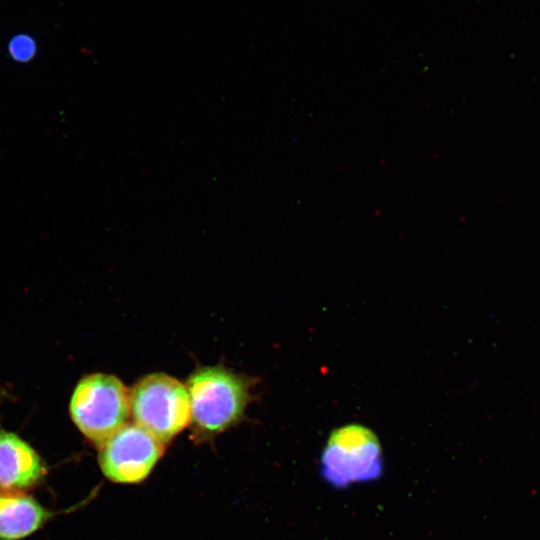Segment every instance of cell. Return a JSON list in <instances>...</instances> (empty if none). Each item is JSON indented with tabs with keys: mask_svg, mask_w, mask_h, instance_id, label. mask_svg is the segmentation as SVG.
<instances>
[{
	"mask_svg": "<svg viewBox=\"0 0 540 540\" xmlns=\"http://www.w3.org/2000/svg\"><path fill=\"white\" fill-rule=\"evenodd\" d=\"M194 429L213 436L237 423L250 401V384L244 376L219 366L194 371L186 385Z\"/></svg>",
	"mask_w": 540,
	"mask_h": 540,
	"instance_id": "6da1fadb",
	"label": "cell"
},
{
	"mask_svg": "<svg viewBox=\"0 0 540 540\" xmlns=\"http://www.w3.org/2000/svg\"><path fill=\"white\" fill-rule=\"evenodd\" d=\"M69 412L77 428L99 448L127 424L129 390L113 375H87L72 393Z\"/></svg>",
	"mask_w": 540,
	"mask_h": 540,
	"instance_id": "7a4b0ae2",
	"label": "cell"
},
{
	"mask_svg": "<svg viewBox=\"0 0 540 540\" xmlns=\"http://www.w3.org/2000/svg\"><path fill=\"white\" fill-rule=\"evenodd\" d=\"M130 413L135 423L163 444L170 442L191 420L187 388L164 373L146 375L129 390Z\"/></svg>",
	"mask_w": 540,
	"mask_h": 540,
	"instance_id": "3957f363",
	"label": "cell"
},
{
	"mask_svg": "<svg viewBox=\"0 0 540 540\" xmlns=\"http://www.w3.org/2000/svg\"><path fill=\"white\" fill-rule=\"evenodd\" d=\"M321 474L335 487L371 481L382 475V450L375 433L359 424L335 429L321 456Z\"/></svg>",
	"mask_w": 540,
	"mask_h": 540,
	"instance_id": "277c9868",
	"label": "cell"
},
{
	"mask_svg": "<svg viewBox=\"0 0 540 540\" xmlns=\"http://www.w3.org/2000/svg\"><path fill=\"white\" fill-rule=\"evenodd\" d=\"M164 445L136 423H127L99 447V465L113 482L139 483L162 457Z\"/></svg>",
	"mask_w": 540,
	"mask_h": 540,
	"instance_id": "5b68a950",
	"label": "cell"
},
{
	"mask_svg": "<svg viewBox=\"0 0 540 540\" xmlns=\"http://www.w3.org/2000/svg\"><path fill=\"white\" fill-rule=\"evenodd\" d=\"M46 473L43 459L32 446L17 434L0 429V490L23 492Z\"/></svg>",
	"mask_w": 540,
	"mask_h": 540,
	"instance_id": "8992f818",
	"label": "cell"
},
{
	"mask_svg": "<svg viewBox=\"0 0 540 540\" xmlns=\"http://www.w3.org/2000/svg\"><path fill=\"white\" fill-rule=\"evenodd\" d=\"M54 513L22 491L0 490V540H19L34 533Z\"/></svg>",
	"mask_w": 540,
	"mask_h": 540,
	"instance_id": "52a82bcc",
	"label": "cell"
},
{
	"mask_svg": "<svg viewBox=\"0 0 540 540\" xmlns=\"http://www.w3.org/2000/svg\"><path fill=\"white\" fill-rule=\"evenodd\" d=\"M9 52L16 61L25 62L33 58L35 44L28 37H16L9 45Z\"/></svg>",
	"mask_w": 540,
	"mask_h": 540,
	"instance_id": "ba28073f",
	"label": "cell"
}]
</instances>
